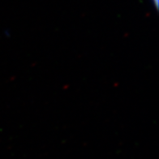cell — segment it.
I'll return each mask as SVG.
<instances>
[{"label":"cell","instance_id":"obj_1","mask_svg":"<svg viewBox=\"0 0 159 159\" xmlns=\"http://www.w3.org/2000/svg\"><path fill=\"white\" fill-rule=\"evenodd\" d=\"M151 2L153 3V7L156 10L158 9V4H159V0H151Z\"/></svg>","mask_w":159,"mask_h":159}]
</instances>
